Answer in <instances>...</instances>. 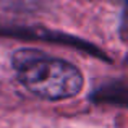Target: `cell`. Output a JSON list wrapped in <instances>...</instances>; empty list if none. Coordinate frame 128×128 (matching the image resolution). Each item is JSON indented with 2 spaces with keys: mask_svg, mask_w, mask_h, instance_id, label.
Instances as JSON below:
<instances>
[{
  "mask_svg": "<svg viewBox=\"0 0 128 128\" xmlns=\"http://www.w3.org/2000/svg\"><path fill=\"white\" fill-rule=\"evenodd\" d=\"M12 68L26 89L46 100L70 99L81 92L84 86V78L78 66L42 50H15Z\"/></svg>",
  "mask_w": 128,
  "mask_h": 128,
  "instance_id": "1",
  "label": "cell"
},
{
  "mask_svg": "<svg viewBox=\"0 0 128 128\" xmlns=\"http://www.w3.org/2000/svg\"><path fill=\"white\" fill-rule=\"evenodd\" d=\"M91 100L97 104H110V106L123 107L126 104V86L122 80H114L106 84H100L92 91Z\"/></svg>",
  "mask_w": 128,
  "mask_h": 128,
  "instance_id": "2",
  "label": "cell"
}]
</instances>
